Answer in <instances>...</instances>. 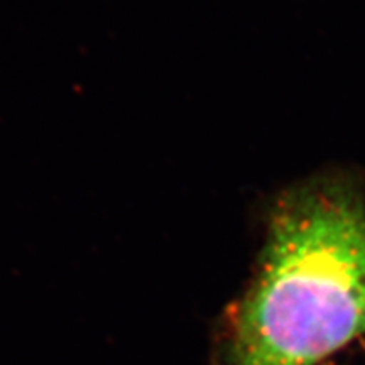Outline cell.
Instances as JSON below:
<instances>
[{"mask_svg":"<svg viewBox=\"0 0 365 365\" xmlns=\"http://www.w3.org/2000/svg\"><path fill=\"white\" fill-rule=\"evenodd\" d=\"M365 336V196L313 176L274 200L250 284L230 313V365H318Z\"/></svg>","mask_w":365,"mask_h":365,"instance_id":"6da1fadb","label":"cell"}]
</instances>
